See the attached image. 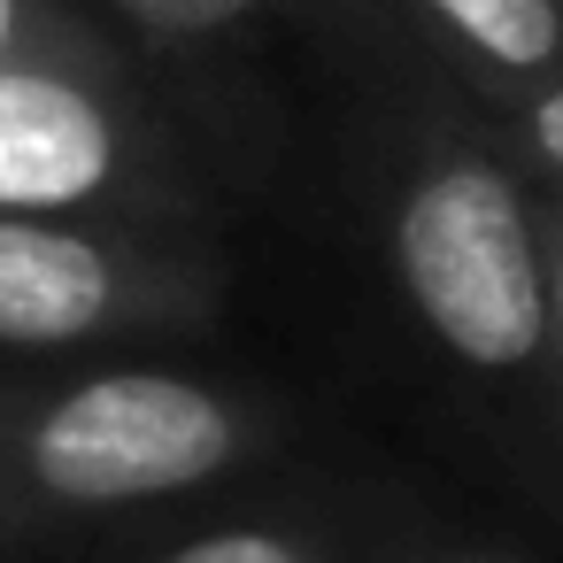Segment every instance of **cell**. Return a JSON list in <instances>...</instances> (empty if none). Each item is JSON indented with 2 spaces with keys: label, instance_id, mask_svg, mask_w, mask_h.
<instances>
[{
  "label": "cell",
  "instance_id": "30bf717a",
  "mask_svg": "<svg viewBox=\"0 0 563 563\" xmlns=\"http://www.w3.org/2000/svg\"><path fill=\"white\" fill-rule=\"evenodd\" d=\"M540 247H548V324H555V347H563V201L540 209Z\"/></svg>",
  "mask_w": 563,
  "mask_h": 563
},
{
  "label": "cell",
  "instance_id": "8fae6325",
  "mask_svg": "<svg viewBox=\"0 0 563 563\" xmlns=\"http://www.w3.org/2000/svg\"><path fill=\"white\" fill-rule=\"evenodd\" d=\"M448 563H486V555H448Z\"/></svg>",
  "mask_w": 563,
  "mask_h": 563
},
{
  "label": "cell",
  "instance_id": "3957f363",
  "mask_svg": "<svg viewBox=\"0 0 563 563\" xmlns=\"http://www.w3.org/2000/svg\"><path fill=\"white\" fill-rule=\"evenodd\" d=\"M247 448V417L178 371H101L40 401L16 432V463L47 501L124 509L186 494L232 471Z\"/></svg>",
  "mask_w": 563,
  "mask_h": 563
},
{
  "label": "cell",
  "instance_id": "7a4b0ae2",
  "mask_svg": "<svg viewBox=\"0 0 563 563\" xmlns=\"http://www.w3.org/2000/svg\"><path fill=\"white\" fill-rule=\"evenodd\" d=\"M0 209L132 232L194 209L178 155L109 32L0 63Z\"/></svg>",
  "mask_w": 563,
  "mask_h": 563
},
{
  "label": "cell",
  "instance_id": "277c9868",
  "mask_svg": "<svg viewBox=\"0 0 563 563\" xmlns=\"http://www.w3.org/2000/svg\"><path fill=\"white\" fill-rule=\"evenodd\" d=\"M186 301L194 263L163 247V232L0 209V347H86Z\"/></svg>",
  "mask_w": 563,
  "mask_h": 563
},
{
  "label": "cell",
  "instance_id": "5b68a950",
  "mask_svg": "<svg viewBox=\"0 0 563 563\" xmlns=\"http://www.w3.org/2000/svg\"><path fill=\"white\" fill-rule=\"evenodd\" d=\"M394 9L486 101L563 70V0H394Z\"/></svg>",
  "mask_w": 563,
  "mask_h": 563
},
{
  "label": "cell",
  "instance_id": "8992f818",
  "mask_svg": "<svg viewBox=\"0 0 563 563\" xmlns=\"http://www.w3.org/2000/svg\"><path fill=\"white\" fill-rule=\"evenodd\" d=\"M78 9L124 47H155V55H201L240 40L247 24L271 16V0H78Z\"/></svg>",
  "mask_w": 563,
  "mask_h": 563
},
{
  "label": "cell",
  "instance_id": "ba28073f",
  "mask_svg": "<svg viewBox=\"0 0 563 563\" xmlns=\"http://www.w3.org/2000/svg\"><path fill=\"white\" fill-rule=\"evenodd\" d=\"M78 32H101L78 0H0V63L55 47V40H78Z\"/></svg>",
  "mask_w": 563,
  "mask_h": 563
},
{
  "label": "cell",
  "instance_id": "52a82bcc",
  "mask_svg": "<svg viewBox=\"0 0 563 563\" xmlns=\"http://www.w3.org/2000/svg\"><path fill=\"white\" fill-rule=\"evenodd\" d=\"M494 117L517 132V147H525V155L555 178V194H563V70L540 78V86H525V93H501Z\"/></svg>",
  "mask_w": 563,
  "mask_h": 563
},
{
  "label": "cell",
  "instance_id": "6da1fadb",
  "mask_svg": "<svg viewBox=\"0 0 563 563\" xmlns=\"http://www.w3.org/2000/svg\"><path fill=\"white\" fill-rule=\"evenodd\" d=\"M394 278L463 371H525L555 347L540 201L471 140H424L394 186Z\"/></svg>",
  "mask_w": 563,
  "mask_h": 563
},
{
  "label": "cell",
  "instance_id": "9c48e42d",
  "mask_svg": "<svg viewBox=\"0 0 563 563\" xmlns=\"http://www.w3.org/2000/svg\"><path fill=\"white\" fill-rule=\"evenodd\" d=\"M170 563H309L286 532H201Z\"/></svg>",
  "mask_w": 563,
  "mask_h": 563
}]
</instances>
